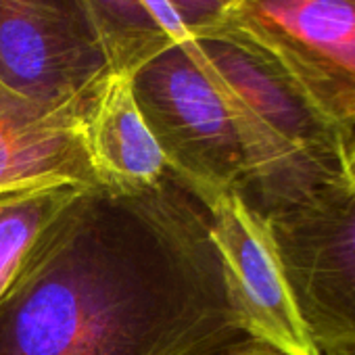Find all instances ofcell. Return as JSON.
I'll return each mask as SVG.
<instances>
[{
    "label": "cell",
    "mask_w": 355,
    "mask_h": 355,
    "mask_svg": "<svg viewBox=\"0 0 355 355\" xmlns=\"http://www.w3.org/2000/svg\"><path fill=\"white\" fill-rule=\"evenodd\" d=\"M111 71L84 0H0V82L46 109H88Z\"/></svg>",
    "instance_id": "obj_6"
},
{
    "label": "cell",
    "mask_w": 355,
    "mask_h": 355,
    "mask_svg": "<svg viewBox=\"0 0 355 355\" xmlns=\"http://www.w3.org/2000/svg\"><path fill=\"white\" fill-rule=\"evenodd\" d=\"M203 207L243 332L280 355H320L299 315L268 222L239 191H224Z\"/></svg>",
    "instance_id": "obj_7"
},
{
    "label": "cell",
    "mask_w": 355,
    "mask_h": 355,
    "mask_svg": "<svg viewBox=\"0 0 355 355\" xmlns=\"http://www.w3.org/2000/svg\"><path fill=\"white\" fill-rule=\"evenodd\" d=\"M251 340L205 207L169 175L82 189L0 295V355H222Z\"/></svg>",
    "instance_id": "obj_1"
},
{
    "label": "cell",
    "mask_w": 355,
    "mask_h": 355,
    "mask_svg": "<svg viewBox=\"0 0 355 355\" xmlns=\"http://www.w3.org/2000/svg\"><path fill=\"white\" fill-rule=\"evenodd\" d=\"M136 107L169 175L201 205L241 191L245 159L228 107L187 46L171 44L132 73Z\"/></svg>",
    "instance_id": "obj_4"
},
{
    "label": "cell",
    "mask_w": 355,
    "mask_h": 355,
    "mask_svg": "<svg viewBox=\"0 0 355 355\" xmlns=\"http://www.w3.org/2000/svg\"><path fill=\"white\" fill-rule=\"evenodd\" d=\"M266 222L315 349L355 347V184L340 178Z\"/></svg>",
    "instance_id": "obj_5"
},
{
    "label": "cell",
    "mask_w": 355,
    "mask_h": 355,
    "mask_svg": "<svg viewBox=\"0 0 355 355\" xmlns=\"http://www.w3.org/2000/svg\"><path fill=\"white\" fill-rule=\"evenodd\" d=\"M345 180L355 184V136H353V140L349 144L347 159H345Z\"/></svg>",
    "instance_id": "obj_14"
},
{
    "label": "cell",
    "mask_w": 355,
    "mask_h": 355,
    "mask_svg": "<svg viewBox=\"0 0 355 355\" xmlns=\"http://www.w3.org/2000/svg\"><path fill=\"white\" fill-rule=\"evenodd\" d=\"M211 36L251 49L353 140L355 0H234Z\"/></svg>",
    "instance_id": "obj_3"
},
{
    "label": "cell",
    "mask_w": 355,
    "mask_h": 355,
    "mask_svg": "<svg viewBox=\"0 0 355 355\" xmlns=\"http://www.w3.org/2000/svg\"><path fill=\"white\" fill-rule=\"evenodd\" d=\"M189 53L224 98L245 159L239 195L261 218L293 209L345 178L351 144L295 86L251 49L224 36Z\"/></svg>",
    "instance_id": "obj_2"
},
{
    "label": "cell",
    "mask_w": 355,
    "mask_h": 355,
    "mask_svg": "<svg viewBox=\"0 0 355 355\" xmlns=\"http://www.w3.org/2000/svg\"><path fill=\"white\" fill-rule=\"evenodd\" d=\"M111 71L136 73L173 44L142 0H84Z\"/></svg>",
    "instance_id": "obj_10"
},
{
    "label": "cell",
    "mask_w": 355,
    "mask_h": 355,
    "mask_svg": "<svg viewBox=\"0 0 355 355\" xmlns=\"http://www.w3.org/2000/svg\"><path fill=\"white\" fill-rule=\"evenodd\" d=\"M86 146L105 191L142 193L169 178L167 163L148 132L132 92V76L109 71L84 115Z\"/></svg>",
    "instance_id": "obj_9"
},
{
    "label": "cell",
    "mask_w": 355,
    "mask_h": 355,
    "mask_svg": "<svg viewBox=\"0 0 355 355\" xmlns=\"http://www.w3.org/2000/svg\"><path fill=\"white\" fill-rule=\"evenodd\" d=\"M80 191L73 187H55L0 197V295L40 234Z\"/></svg>",
    "instance_id": "obj_11"
},
{
    "label": "cell",
    "mask_w": 355,
    "mask_h": 355,
    "mask_svg": "<svg viewBox=\"0 0 355 355\" xmlns=\"http://www.w3.org/2000/svg\"><path fill=\"white\" fill-rule=\"evenodd\" d=\"M320 355H355V347H330L320 351Z\"/></svg>",
    "instance_id": "obj_15"
},
{
    "label": "cell",
    "mask_w": 355,
    "mask_h": 355,
    "mask_svg": "<svg viewBox=\"0 0 355 355\" xmlns=\"http://www.w3.org/2000/svg\"><path fill=\"white\" fill-rule=\"evenodd\" d=\"M84 111L46 109L0 82V197L32 189H103Z\"/></svg>",
    "instance_id": "obj_8"
},
{
    "label": "cell",
    "mask_w": 355,
    "mask_h": 355,
    "mask_svg": "<svg viewBox=\"0 0 355 355\" xmlns=\"http://www.w3.org/2000/svg\"><path fill=\"white\" fill-rule=\"evenodd\" d=\"M222 355H280V353H276L274 349H270V347H266V345H261L257 340H247V343L239 345L236 349H232L228 353H222Z\"/></svg>",
    "instance_id": "obj_13"
},
{
    "label": "cell",
    "mask_w": 355,
    "mask_h": 355,
    "mask_svg": "<svg viewBox=\"0 0 355 355\" xmlns=\"http://www.w3.org/2000/svg\"><path fill=\"white\" fill-rule=\"evenodd\" d=\"M193 40L205 38L222 21L234 0H167Z\"/></svg>",
    "instance_id": "obj_12"
}]
</instances>
